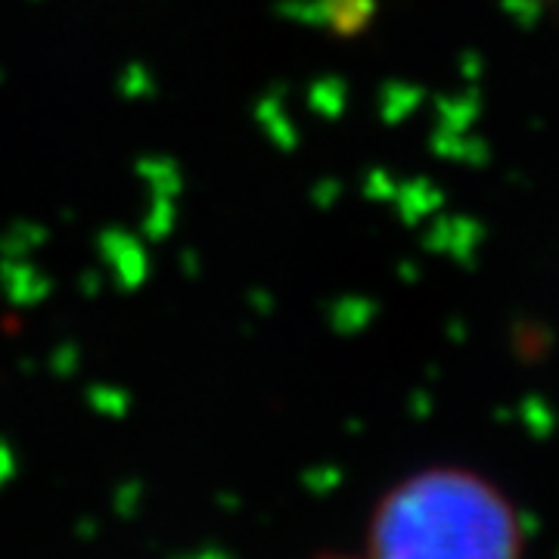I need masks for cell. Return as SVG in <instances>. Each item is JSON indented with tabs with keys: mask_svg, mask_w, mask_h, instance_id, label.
Returning a JSON list of instances; mask_svg holds the SVG:
<instances>
[{
	"mask_svg": "<svg viewBox=\"0 0 559 559\" xmlns=\"http://www.w3.org/2000/svg\"><path fill=\"white\" fill-rule=\"evenodd\" d=\"M370 559H522V528L513 503L491 481L436 466L380 500Z\"/></svg>",
	"mask_w": 559,
	"mask_h": 559,
	"instance_id": "obj_1",
	"label": "cell"
},
{
	"mask_svg": "<svg viewBox=\"0 0 559 559\" xmlns=\"http://www.w3.org/2000/svg\"><path fill=\"white\" fill-rule=\"evenodd\" d=\"M330 559H333V557H330Z\"/></svg>",
	"mask_w": 559,
	"mask_h": 559,
	"instance_id": "obj_2",
	"label": "cell"
}]
</instances>
